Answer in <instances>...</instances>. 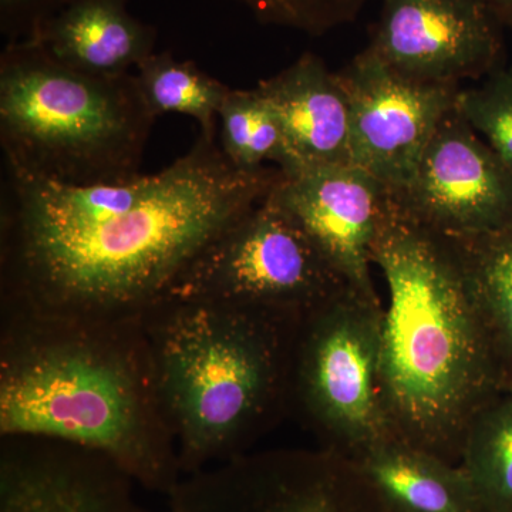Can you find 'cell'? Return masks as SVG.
<instances>
[{"instance_id": "obj_1", "label": "cell", "mask_w": 512, "mask_h": 512, "mask_svg": "<svg viewBox=\"0 0 512 512\" xmlns=\"http://www.w3.org/2000/svg\"><path fill=\"white\" fill-rule=\"evenodd\" d=\"M284 173L242 170L217 138L146 175L130 207L84 221L0 217L2 305L76 315H137L208 242L265 200Z\"/></svg>"}, {"instance_id": "obj_2", "label": "cell", "mask_w": 512, "mask_h": 512, "mask_svg": "<svg viewBox=\"0 0 512 512\" xmlns=\"http://www.w3.org/2000/svg\"><path fill=\"white\" fill-rule=\"evenodd\" d=\"M0 319V439L86 448L167 497L183 473L141 313L2 305Z\"/></svg>"}, {"instance_id": "obj_3", "label": "cell", "mask_w": 512, "mask_h": 512, "mask_svg": "<svg viewBox=\"0 0 512 512\" xmlns=\"http://www.w3.org/2000/svg\"><path fill=\"white\" fill-rule=\"evenodd\" d=\"M372 262L387 288L380 393L392 436L460 464L471 423L503 390L456 242L390 197Z\"/></svg>"}, {"instance_id": "obj_4", "label": "cell", "mask_w": 512, "mask_h": 512, "mask_svg": "<svg viewBox=\"0 0 512 512\" xmlns=\"http://www.w3.org/2000/svg\"><path fill=\"white\" fill-rule=\"evenodd\" d=\"M141 318L183 476L249 453L291 410L303 318L174 299Z\"/></svg>"}, {"instance_id": "obj_5", "label": "cell", "mask_w": 512, "mask_h": 512, "mask_svg": "<svg viewBox=\"0 0 512 512\" xmlns=\"http://www.w3.org/2000/svg\"><path fill=\"white\" fill-rule=\"evenodd\" d=\"M157 117L136 74L93 76L29 40L0 55V143L6 167L67 185L126 183Z\"/></svg>"}, {"instance_id": "obj_6", "label": "cell", "mask_w": 512, "mask_h": 512, "mask_svg": "<svg viewBox=\"0 0 512 512\" xmlns=\"http://www.w3.org/2000/svg\"><path fill=\"white\" fill-rule=\"evenodd\" d=\"M383 305L346 286L302 319L291 407L320 447L356 460L392 439L380 393Z\"/></svg>"}, {"instance_id": "obj_7", "label": "cell", "mask_w": 512, "mask_h": 512, "mask_svg": "<svg viewBox=\"0 0 512 512\" xmlns=\"http://www.w3.org/2000/svg\"><path fill=\"white\" fill-rule=\"evenodd\" d=\"M346 286L269 194L208 242L160 299L234 303L305 318Z\"/></svg>"}, {"instance_id": "obj_8", "label": "cell", "mask_w": 512, "mask_h": 512, "mask_svg": "<svg viewBox=\"0 0 512 512\" xmlns=\"http://www.w3.org/2000/svg\"><path fill=\"white\" fill-rule=\"evenodd\" d=\"M168 512H392L355 463L332 450L242 454L187 474Z\"/></svg>"}, {"instance_id": "obj_9", "label": "cell", "mask_w": 512, "mask_h": 512, "mask_svg": "<svg viewBox=\"0 0 512 512\" xmlns=\"http://www.w3.org/2000/svg\"><path fill=\"white\" fill-rule=\"evenodd\" d=\"M390 197L404 214L446 237L512 225V174L457 106L434 131L409 183Z\"/></svg>"}, {"instance_id": "obj_10", "label": "cell", "mask_w": 512, "mask_h": 512, "mask_svg": "<svg viewBox=\"0 0 512 512\" xmlns=\"http://www.w3.org/2000/svg\"><path fill=\"white\" fill-rule=\"evenodd\" d=\"M338 74L352 114V164L390 192L400 190L441 120L457 106L461 87L407 79L369 47Z\"/></svg>"}, {"instance_id": "obj_11", "label": "cell", "mask_w": 512, "mask_h": 512, "mask_svg": "<svg viewBox=\"0 0 512 512\" xmlns=\"http://www.w3.org/2000/svg\"><path fill=\"white\" fill-rule=\"evenodd\" d=\"M503 28L480 0H382L367 47L407 79L460 86L503 66Z\"/></svg>"}, {"instance_id": "obj_12", "label": "cell", "mask_w": 512, "mask_h": 512, "mask_svg": "<svg viewBox=\"0 0 512 512\" xmlns=\"http://www.w3.org/2000/svg\"><path fill=\"white\" fill-rule=\"evenodd\" d=\"M272 198L295 218L340 278L379 298L372 247L390 191L356 165H318L285 175Z\"/></svg>"}, {"instance_id": "obj_13", "label": "cell", "mask_w": 512, "mask_h": 512, "mask_svg": "<svg viewBox=\"0 0 512 512\" xmlns=\"http://www.w3.org/2000/svg\"><path fill=\"white\" fill-rule=\"evenodd\" d=\"M137 487L110 458L86 448L0 439V512H156L138 501Z\"/></svg>"}, {"instance_id": "obj_14", "label": "cell", "mask_w": 512, "mask_h": 512, "mask_svg": "<svg viewBox=\"0 0 512 512\" xmlns=\"http://www.w3.org/2000/svg\"><path fill=\"white\" fill-rule=\"evenodd\" d=\"M274 110L302 168L352 164V114L345 86L315 53L255 87Z\"/></svg>"}, {"instance_id": "obj_15", "label": "cell", "mask_w": 512, "mask_h": 512, "mask_svg": "<svg viewBox=\"0 0 512 512\" xmlns=\"http://www.w3.org/2000/svg\"><path fill=\"white\" fill-rule=\"evenodd\" d=\"M127 0H76L46 20L29 37L79 72L119 76L153 55L157 30L127 10Z\"/></svg>"}, {"instance_id": "obj_16", "label": "cell", "mask_w": 512, "mask_h": 512, "mask_svg": "<svg viewBox=\"0 0 512 512\" xmlns=\"http://www.w3.org/2000/svg\"><path fill=\"white\" fill-rule=\"evenodd\" d=\"M350 461L392 512H483L460 464L402 440L380 441Z\"/></svg>"}, {"instance_id": "obj_17", "label": "cell", "mask_w": 512, "mask_h": 512, "mask_svg": "<svg viewBox=\"0 0 512 512\" xmlns=\"http://www.w3.org/2000/svg\"><path fill=\"white\" fill-rule=\"evenodd\" d=\"M453 241L501 390L512 392V225Z\"/></svg>"}, {"instance_id": "obj_18", "label": "cell", "mask_w": 512, "mask_h": 512, "mask_svg": "<svg viewBox=\"0 0 512 512\" xmlns=\"http://www.w3.org/2000/svg\"><path fill=\"white\" fill-rule=\"evenodd\" d=\"M140 92L154 116L181 114L201 128V136L217 138L218 113L229 87L202 72L197 64L154 52L138 64Z\"/></svg>"}, {"instance_id": "obj_19", "label": "cell", "mask_w": 512, "mask_h": 512, "mask_svg": "<svg viewBox=\"0 0 512 512\" xmlns=\"http://www.w3.org/2000/svg\"><path fill=\"white\" fill-rule=\"evenodd\" d=\"M218 128L222 153L235 167L256 170L271 165L285 175L302 170L278 117L256 89L229 90L218 113Z\"/></svg>"}, {"instance_id": "obj_20", "label": "cell", "mask_w": 512, "mask_h": 512, "mask_svg": "<svg viewBox=\"0 0 512 512\" xmlns=\"http://www.w3.org/2000/svg\"><path fill=\"white\" fill-rule=\"evenodd\" d=\"M460 466L483 512H512V392L498 394L477 414Z\"/></svg>"}, {"instance_id": "obj_21", "label": "cell", "mask_w": 512, "mask_h": 512, "mask_svg": "<svg viewBox=\"0 0 512 512\" xmlns=\"http://www.w3.org/2000/svg\"><path fill=\"white\" fill-rule=\"evenodd\" d=\"M457 110L512 174V67L503 64L480 86L461 89Z\"/></svg>"}, {"instance_id": "obj_22", "label": "cell", "mask_w": 512, "mask_h": 512, "mask_svg": "<svg viewBox=\"0 0 512 512\" xmlns=\"http://www.w3.org/2000/svg\"><path fill=\"white\" fill-rule=\"evenodd\" d=\"M259 22L295 29L308 35H325L353 22L369 0H237Z\"/></svg>"}, {"instance_id": "obj_23", "label": "cell", "mask_w": 512, "mask_h": 512, "mask_svg": "<svg viewBox=\"0 0 512 512\" xmlns=\"http://www.w3.org/2000/svg\"><path fill=\"white\" fill-rule=\"evenodd\" d=\"M76 0H0V32L10 42L33 36L47 19Z\"/></svg>"}, {"instance_id": "obj_24", "label": "cell", "mask_w": 512, "mask_h": 512, "mask_svg": "<svg viewBox=\"0 0 512 512\" xmlns=\"http://www.w3.org/2000/svg\"><path fill=\"white\" fill-rule=\"evenodd\" d=\"M501 25L512 29V0H480Z\"/></svg>"}]
</instances>
